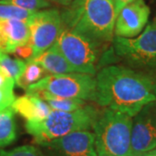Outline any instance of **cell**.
I'll return each instance as SVG.
<instances>
[{"label":"cell","instance_id":"17","mask_svg":"<svg viewBox=\"0 0 156 156\" xmlns=\"http://www.w3.org/2000/svg\"><path fill=\"white\" fill-rule=\"evenodd\" d=\"M45 72L46 71L37 62L27 60L23 73L16 83L19 87L26 89L30 85L36 83L39 80L44 77V75L46 74Z\"/></svg>","mask_w":156,"mask_h":156},{"label":"cell","instance_id":"7","mask_svg":"<svg viewBox=\"0 0 156 156\" xmlns=\"http://www.w3.org/2000/svg\"><path fill=\"white\" fill-rule=\"evenodd\" d=\"M27 23L34 58L55 44L62 28L61 13L56 9L36 11Z\"/></svg>","mask_w":156,"mask_h":156},{"label":"cell","instance_id":"23","mask_svg":"<svg viewBox=\"0 0 156 156\" xmlns=\"http://www.w3.org/2000/svg\"><path fill=\"white\" fill-rule=\"evenodd\" d=\"M13 53L17 54L18 57H20L22 59L30 60L33 56V48L30 44V43L29 42L28 44H26L20 45V46L16 47L14 51H13Z\"/></svg>","mask_w":156,"mask_h":156},{"label":"cell","instance_id":"12","mask_svg":"<svg viewBox=\"0 0 156 156\" xmlns=\"http://www.w3.org/2000/svg\"><path fill=\"white\" fill-rule=\"evenodd\" d=\"M12 108L23 116L27 122H36L44 120L51 108L43 99L33 95L26 94L18 97L12 103Z\"/></svg>","mask_w":156,"mask_h":156},{"label":"cell","instance_id":"14","mask_svg":"<svg viewBox=\"0 0 156 156\" xmlns=\"http://www.w3.org/2000/svg\"><path fill=\"white\" fill-rule=\"evenodd\" d=\"M0 31L8 38L13 51L17 46L26 44L30 42V32L26 21L0 19Z\"/></svg>","mask_w":156,"mask_h":156},{"label":"cell","instance_id":"10","mask_svg":"<svg viewBox=\"0 0 156 156\" xmlns=\"http://www.w3.org/2000/svg\"><path fill=\"white\" fill-rule=\"evenodd\" d=\"M37 145L46 156H98L94 134L89 130L73 132Z\"/></svg>","mask_w":156,"mask_h":156},{"label":"cell","instance_id":"4","mask_svg":"<svg viewBox=\"0 0 156 156\" xmlns=\"http://www.w3.org/2000/svg\"><path fill=\"white\" fill-rule=\"evenodd\" d=\"M101 112L91 105L72 112L52 110L44 120L36 122H27L25 128L32 135L37 144L60 138L76 131L93 128Z\"/></svg>","mask_w":156,"mask_h":156},{"label":"cell","instance_id":"20","mask_svg":"<svg viewBox=\"0 0 156 156\" xmlns=\"http://www.w3.org/2000/svg\"><path fill=\"white\" fill-rule=\"evenodd\" d=\"M0 5H11L28 11H38L50 6L48 0H0Z\"/></svg>","mask_w":156,"mask_h":156},{"label":"cell","instance_id":"22","mask_svg":"<svg viewBox=\"0 0 156 156\" xmlns=\"http://www.w3.org/2000/svg\"><path fill=\"white\" fill-rule=\"evenodd\" d=\"M15 99L13 88H0V112L11 107Z\"/></svg>","mask_w":156,"mask_h":156},{"label":"cell","instance_id":"8","mask_svg":"<svg viewBox=\"0 0 156 156\" xmlns=\"http://www.w3.org/2000/svg\"><path fill=\"white\" fill-rule=\"evenodd\" d=\"M113 48L117 56L128 61L149 63L156 61V18L146 27L142 33L134 38H113Z\"/></svg>","mask_w":156,"mask_h":156},{"label":"cell","instance_id":"3","mask_svg":"<svg viewBox=\"0 0 156 156\" xmlns=\"http://www.w3.org/2000/svg\"><path fill=\"white\" fill-rule=\"evenodd\" d=\"M133 117L106 108L93 126L98 156L131 155Z\"/></svg>","mask_w":156,"mask_h":156},{"label":"cell","instance_id":"16","mask_svg":"<svg viewBox=\"0 0 156 156\" xmlns=\"http://www.w3.org/2000/svg\"><path fill=\"white\" fill-rule=\"evenodd\" d=\"M15 113L11 106L0 112V148L9 146L17 138Z\"/></svg>","mask_w":156,"mask_h":156},{"label":"cell","instance_id":"13","mask_svg":"<svg viewBox=\"0 0 156 156\" xmlns=\"http://www.w3.org/2000/svg\"><path fill=\"white\" fill-rule=\"evenodd\" d=\"M30 60L37 62L44 69L46 72L50 73L51 75L77 73L60 52L56 44L52 45L39 56Z\"/></svg>","mask_w":156,"mask_h":156},{"label":"cell","instance_id":"29","mask_svg":"<svg viewBox=\"0 0 156 156\" xmlns=\"http://www.w3.org/2000/svg\"><path fill=\"white\" fill-rule=\"evenodd\" d=\"M154 95L155 96V101H154V102H155L156 105V83L154 84Z\"/></svg>","mask_w":156,"mask_h":156},{"label":"cell","instance_id":"15","mask_svg":"<svg viewBox=\"0 0 156 156\" xmlns=\"http://www.w3.org/2000/svg\"><path fill=\"white\" fill-rule=\"evenodd\" d=\"M26 94L36 95V96L45 101L52 110L72 112L78 110V109L83 108L85 105H87L86 101L84 100L60 97V96H56V95L50 94L45 91H42V90L27 92Z\"/></svg>","mask_w":156,"mask_h":156},{"label":"cell","instance_id":"9","mask_svg":"<svg viewBox=\"0 0 156 156\" xmlns=\"http://www.w3.org/2000/svg\"><path fill=\"white\" fill-rule=\"evenodd\" d=\"M131 132V155L143 156L156 148V105L144 106L134 115Z\"/></svg>","mask_w":156,"mask_h":156},{"label":"cell","instance_id":"2","mask_svg":"<svg viewBox=\"0 0 156 156\" xmlns=\"http://www.w3.org/2000/svg\"><path fill=\"white\" fill-rule=\"evenodd\" d=\"M62 26L101 44L110 43L116 19L113 0H74L61 13Z\"/></svg>","mask_w":156,"mask_h":156},{"label":"cell","instance_id":"18","mask_svg":"<svg viewBox=\"0 0 156 156\" xmlns=\"http://www.w3.org/2000/svg\"><path fill=\"white\" fill-rule=\"evenodd\" d=\"M26 62L20 59H13L5 52L0 51V69L7 76L11 77L15 83L21 77L25 69Z\"/></svg>","mask_w":156,"mask_h":156},{"label":"cell","instance_id":"1","mask_svg":"<svg viewBox=\"0 0 156 156\" xmlns=\"http://www.w3.org/2000/svg\"><path fill=\"white\" fill-rule=\"evenodd\" d=\"M154 83L147 76L122 66H108L95 77L92 101L99 106L134 117L155 101Z\"/></svg>","mask_w":156,"mask_h":156},{"label":"cell","instance_id":"11","mask_svg":"<svg viewBox=\"0 0 156 156\" xmlns=\"http://www.w3.org/2000/svg\"><path fill=\"white\" fill-rule=\"evenodd\" d=\"M150 9L144 0H134L123 7L115 23V35L123 38H134L141 33L148 22Z\"/></svg>","mask_w":156,"mask_h":156},{"label":"cell","instance_id":"6","mask_svg":"<svg viewBox=\"0 0 156 156\" xmlns=\"http://www.w3.org/2000/svg\"><path fill=\"white\" fill-rule=\"evenodd\" d=\"M39 90L64 98L92 101L95 95V78L85 73L49 75L25 89L26 93Z\"/></svg>","mask_w":156,"mask_h":156},{"label":"cell","instance_id":"21","mask_svg":"<svg viewBox=\"0 0 156 156\" xmlns=\"http://www.w3.org/2000/svg\"><path fill=\"white\" fill-rule=\"evenodd\" d=\"M0 156H46L38 147L31 145L17 147L11 150L0 149Z\"/></svg>","mask_w":156,"mask_h":156},{"label":"cell","instance_id":"28","mask_svg":"<svg viewBox=\"0 0 156 156\" xmlns=\"http://www.w3.org/2000/svg\"><path fill=\"white\" fill-rule=\"evenodd\" d=\"M143 156H156V148L151 150L150 152H148V153H147V154H144Z\"/></svg>","mask_w":156,"mask_h":156},{"label":"cell","instance_id":"19","mask_svg":"<svg viewBox=\"0 0 156 156\" xmlns=\"http://www.w3.org/2000/svg\"><path fill=\"white\" fill-rule=\"evenodd\" d=\"M35 12L11 5H0V19H18L27 22Z\"/></svg>","mask_w":156,"mask_h":156},{"label":"cell","instance_id":"5","mask_svg":"<svg viewBox=\"0 0 156 156\" xmlns=\"http://www.w3.org/2000/svg\"><path fill=\"white\" fill-rule=\"evenodd\" d=\"M55 44L76 72L95 75L101 44L62 26Z\"/></svg>","mask_w":156,"mask_h":156},{"label":"cell","instance_id":"24","mask_svg":"<svg viewBox=\"0 0 156 156\" xmlns=\"http://www.w3.org/2000/svg\"><path fill=\"white\" fill-rule=\"evenodd\" d=\"M15 81L0 69V88H14Z\"/></svg>","mask_w":156,"mask_h":156},{"label":"cell","instance_id":"27","mask_svg":"<svg viewBox=\"0 0 156 156\" xmlns=\"http://www.w3.org/2000/svg\"><path fill=\"white\" fill-rule=\"evenodd\" d=\"M48 1H49V2H53V3L59 4V5H61L68 6L74 0H48Z\"/></svg>","mask_w":156,"mask_h":156},{"label":"cell","instance_id":"25","mask_svg":"<svg viewBox=\"0 0 156 156\" xmlns=\"http://www.w3.org/2000/svg\"><path fill=\"white\" fill-rule=\"evenodd\" d=\"M0 51L5 53H12L13 49L10 44V42L4 34L0 31Z\"/></svg>","mask_w":156,"mask_h":156},{"label":"cell","instance_id":"26","mask_svg":"<svg viewBox=\"0 0 156 156\" xmlns=\"http://www.w3.org/2000/svg\"><path fill=\"white\" fill-rule=\"evenodd\" d=\"M133 1H134V0H113L114 5H115V8L116 17L117 15H118V13L122 11V9L123 7H125L127 5L132 3Z\"/></svg>","mask_w":156,"mask_h":156}]
</instances>
